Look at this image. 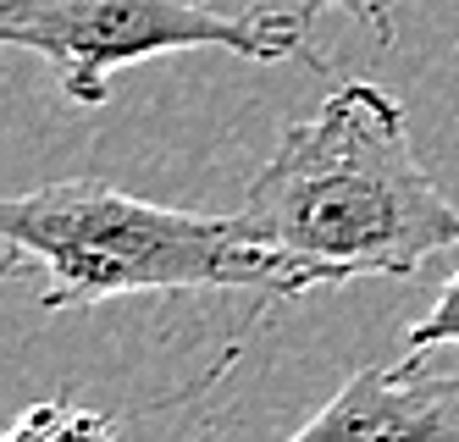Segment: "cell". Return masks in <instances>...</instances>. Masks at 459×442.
I'll list each match as a JSON object with an SVG mask.
<instances>
[{
    "instance_id": "obj_2",
    "label": "cell",
    "mask_w": 459,
    "mask_h": 442,
    "mask_svg": "<svg viewBox=\"0 0 459 442\" xmlns=\"http://www.w3.org/2000/svg\"><path fill=\"white\" fill-rule=\"evenodd\" d=\"M12 260H39L45 310H89L117 293H205L249 288L272 304L310 293L272 244L238 216H194L134 199L106 183H45L0 205Z\"/></svg>"
},
{
    "instance_id": "obj_1",
    "label": "cell",
    "mask_w": 459,
    "mask_h": 442,
    "mask_svg": "<svg viewBox=\"0 0 459 442\" xmlns=\"http://www.w3.org/2000/svg\"><path fill=\"white\" fill-rule=\"evenodd\" d=\"M238 221L310 288L415 277L459 244V211L415 160L399 100L377 83H343L316 117L288 122Z\"/></svg>"
},
{
    "instance_id": "obj_6",
    "label": "cell",
    "mask_w": 459,
    "mask_h": 442,
    "mask_svg": "<svg viewBox=\"0 0 459 442\" xmlns=\"http://www.w3.org/2000/svg\"><path fill=\"white\" fill-rule=\"evenodd\" d=\"M443 343H459V271H454V282L443 288V299L426 310V321H415L404 332V354H432Z\"/></svg>"
},
{
    "instance_id": "obj_5",
    "label": "cell",
    "mask_w": 459,
    "mask_h": 442,
    "mask_svg": "<svg viewBox=\"0 0 459 442\" xmlns=\"http://www.w3.org/2000/svg\"><path fill=\"white\" fill-rule=\"evenodd\" d=\"M6 442H117V437H111L106 415L83 410V403H73V398H45L12 426Z\"/></svg>"
},
{
    "instance_id": "obj_3",
    "label": "cell",
    "mask_w": 459,
    "mask_h": 442,
    "mask_svg": "<svg viewBox=\"0 0 459 442\" xmlns=\"http://www.w3.org/2000/svg\"><path fill=\"white\" fill-rule=\"evenodd\" d=\"M0 39L45 56L78 106H106L117 66L172 50H233L249 61H310V12H216L205 0H0Z\"/></svg>"
},
{
    "instance_id": "obj_7",
    "label": "cell",
    "mask_w": 459,
    "mask_h": 442,
    "mask_svg": "<svg viewBox=\"0 0 459 442\" xmlns=\"http://www.w3.org/2000/svg\"><path fill=\"white\" fill-rule=\"evenodd\" d=\"M321 6H338L349 22L366 28L377 45H393V12H387V0H321Z\"/></svg>"
},
{
    "instance_id": "obj_4",
    "label": "cell",
    "mask_w": 459,
    "mask_h": 442,
    "mask_svg": "<svg viewBox=\"0 0 459 442\" xmlns=\"http://www.w3.org/2000/svg\"><path fill=\"white\" fill-rule=\"evenodd\" d=\"M288 442H459V370H432L426 354L354 370Z\"/></svg>"
}]
</instances>
